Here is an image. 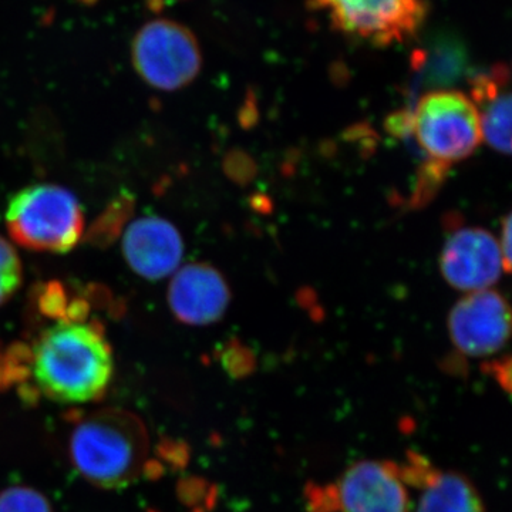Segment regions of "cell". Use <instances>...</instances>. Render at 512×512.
Masks as SVG:
<instances>
[{
    "label": "cell",
    "mask_w": 512,
    "mask_h": 512,
    "mask_svg": "<svg viewBox=\"0 0 512 512\" xmlns=\"http://www.w3.org/2000/svg\"><path fill=\"white\" fill-rule=\"evenodd\" d=\"M6 228L22 248L49 254L72 251L84 232V212L73 192L56 184H35L13 195Z\"/></svg>",
    "instance_id": "3"
},
{
    "label": "cell",
    "mask_w": 512,
    "mask_h": 512,
    "mask_svg": "<svg viewBox=\"0 0 512 512\" xmlns=\"http://www.w3.org/2000/svg\"><path fill=\"white\" fill-rule=\"evenodd\" d=\"M448 333L458 352L468 357L500 352L511 333L507 299L488 289L460 299L448 315Z\"/></svg>",
    "instance_id": "8"
},
{
    "label": "cell",
    "mask_w": 512,
    "mask_h": 512,
    "mask_svg": "<svg viewBox=\"0 0 512 512\" xmlns=\"http://www.w3.org/2000/svg\"><path fill=\"white\" fill-rule=\"evenodd\" d=\"M177 2H183V0H146V5L148 9L153 10V12H161V10Z\"/></svg>",
    "instance_id": "20"
},
{
    "label": "cell",
    "mask_w": 512,
    "mask_h": 512,
    "mask_svg": "<svg viewBox=\"0 0 512 512\" xmlns=\"http://www.w3.org/2000/svg\"><path fill=\"white\" fill-rule=\"evenodd\" d=\"M416 512H485L474 484L457 471L431 468L424 478Z\"/></svg>",
    "instance_id": "13"
},
{
    "label": "cell",
    "mask_w": 512,
    "mask_h": 512,
    "mask_svg": "<svg viewBox=\"0 0 512 512\" xmlns=\"http://www.w3.org/2000/svg\"><path fill=\"white\" fill-rule=\"evenodd\" d=\"M510 69L495 64L488 72L471 80V103L480 117L483 138L498 153L511 151V86Z\"/></svg>",
    "instance_id": "12"
},
{
    "label": "cell",
    "mask_w": 512,
    "mask_h": 512,
    "mask_svg": "<svg viewBox=\"0 0 512 512\" xmlns=\"http://www.w3.org/2000/svg\"><path fill=\"white\" fill-rule=\"evenodd\" d=\"M441 274L460 291H484L503 271L500 245L487 229L461 227L446 239L440 256Z\"/></svg>",
    "instance_id": "9"
},
{
    "label": "cell",
    "mask_w": 512,
    "mask_h": 512,
    "mask_svg": "<svg viewBox=\"0 0 512 512\" xmlns=\"http://www.w3.org/2000/svg\"><path fill=\"white\" fill-rule=\"evenodd\" d=\"M0 512H55L45 495L35 488L9 487L0 493Z\"/></svg>",
    "instance_id": "16"
},
{
    "label": "cell",
    "mask_w": 512,
    "mask_h": 512,
    "mask_svg": "<svg viewBox=\"0 0 512 512\" xmlns=\"http://www.w3.org/2000/svg\"><path fill=\"white\" fill-rule=\"evenodd\" d=\"M123 255L133 272L148 281L174 274L184 255L180 231L165 218L146 215L131 222L123 237Z\"/></svg>",
    "instance_id": "11"
},
{
    "label": "cell",
    "mask_w": 512,
    "mask_h": 512,
    "mask_svg": "<svg viewBox=\"0 0 512 512\" xmlns=\"http://www.w3.org/2000/svg\"><path fill=\"white\" fill-rule=\"evenodd\" d=\"M410 126L424 153L447 170L470 157L483 140L476 107L466 94L454 90L424 94Z\"/></svg>",
    "instance_id": "4"
},
{
    "label": "cell",
    "mask_w": 512,
    "mask_h": 512,
    "mask_svg": "<svg viewBox=\"0 0 512 512\" xmlns=\"http://www.w3.org/2000/svg\"><path fill=\"white\" fill-rule=\"evenodd\" d=\"M167 298L178 322L207 326L225 315L231 291L227 279L217 268L205 262H194L175 271Z\"/></svg>",
    "instance_id": "10"
},
{
    "label": "cell",
    "mask_w": 512,
    "mask_h": 512,
    "mask_svg": "<svg viewBox=\"0 0 512 512\" xmlns=\"http://www.w3.org/2000/svg\"><path fill=\"white\" fill-rule=\"evenodd\" d=\"M30 375V349L22 345L10 346L0 352V387L9 386Z\"/></svg>",
    "instance_id": "17"
},
{
    "label": "cell",
    "mask_w": 512,
    "mask_h": 512,
    "mask_svg": "<svg viewBox=\"0 0 512 512\" xmlns=\"http://www.w3.org/2000/svg\"><path fill=\"white\" fill-rule=\"evenodd\" d=\"M36 305L46 318L60 322H84L92 305L84 296L70 295L69 288L59 281H50L36 289Z\"/></svg>",
    "instance_id": "14"
},
{
    "label": "cell",
    "mask_w": 512,
    "mask_h": 512,
    "mask_svg": "<svg viewBox=\"0 0 512 512\" xmlns=\"http://www.w3.org/2000/svg\"><path fill=\"white\" fill-rule=\"evenodd\" d=\"M510 369V357L491 363V375L497 377L498 383L507 390H510Z\"/></svg>",
    "instance_id": "19"
},
{
    "label": "cell",
    "mask_w": 512,
    "mask_h": 512,
    "mask_svg": "<svg viewBox=\"0 0 512 512\" xmlns=\"http://www.w3.org/2000/svg\"><path fill=\"white\" fill-rule=\"evenodd\" d=\"M131 63L144 83L161 92H177L197 79L202 52L197 36L171 19H154L137 30Z\"/></svg>",
    "instance_id": "5"
},
{
    "label": "cell",
    "mask_w": 512,
    "mask_h": 512,
    "mask_svg": "<svg viewBox=\"0 0 512 512\" xmlns=\"http://www.w3.org/2000/svg\"><path fill=\"white\" fill-rule=\"evenodd\" d=\"M343 35L373 46L412 39L429 15L426 0H311Z\"/></svg>",
    "instance_id": "6"
},
{
    "label": "cell",
    "mask_w": 512,
    "mask_h": 512,
    "mask_svg": "<svg viewBox=\"0 0 512 512\" xmlns=\"http://www.w3.org/2000/svg\"><path fill=\"white\" fill-rule=\"evenodd\" d=\"M150 437L137 414L117 407L83 414L69 434L74 470L106 490L136 483L148 466Z\"/></svg>",
    "instance_id": "2"
},
{
    "label": "cell",
    "mask_w": 512,
    "mask_h": 512,
    "mask_svg": "<svg viewBox=\"0 0 512 512\" xmlns=\"http://www.w3.org/2000/svg\"><path fill=\"white\" fill-rule=\"evenodd\" d=\"M113 370V350L96 320L56 323L30 349V375L37 389L57 403L101 399Z\"/></svg>",
    "instance_id": "1"
},
{
    "label": "cell",
    "mask_w": 512,
    "mask_h": 512,
    "mask_svg": "<svg viewBox=\"0 0 512 512\" xmlns=\"http://www.w3.org/2000/svg\"><path fill=\"white\" fill-rule=\"evenodd\" d=\"M23 281L22 262L16 249L0 237V306L19 291Z\"/></svg>",
    "instance_id": "15"
},
{
    "label": "cell",
    "mask_w": 512,
    "mask_h": 512,
    "mask_svg": "<svg viewBox=\"0 0 512 512\" xmlns=\"http://www.w3.org/2000/svg\"><path fill=\"white\" fill-rule=\"evenodd\" d=\"M500 252L503 258L504 271H511V215L508 214L503 221V234H501Z\"/></svg>",
    "instance_id": "18"
},
{
    "label": "cell",
    "mask_w": 512,
    "mask_h": 512,
    "mask_svg": "<svg viewBox=\"0 0 512 512\" xmlns=\"http://www.w3.org/2000/svg\"><path fill=\"white\" fill-rule=\"evenodd\" d=\"M312 504L316 512H410L399 466L383 460L353 464L338 484L320 488Z\"/></svg>",
    "instance_id": "7"
}]
</instances>
